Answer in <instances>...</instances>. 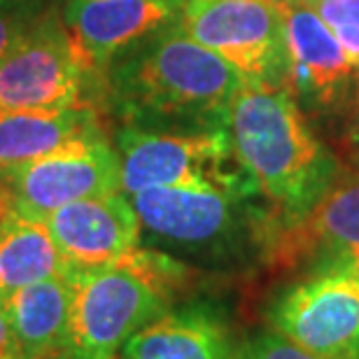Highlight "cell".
I'll return each mask as SVG.
<instances>
[{
	"instance_id": "44dd1931",
	"label": "cell",
	"mask_w": 359,
	"mask_h": 359,
	"mask_svg": "<svg viewBox=\"0 0 359 359\" xmlns=\"http://www.w3.org/2000/svg\"><path fill=\"white\" fill-rule=\"evenodd\" d=\"M343 154L350 163V168L359 170V80L355 91V103L350 107L348 119L343 121V135H341Z\"/></svg>"
},
{
	"instance_id": "9a60e30c",
	"label": "cell",
	"mask_w": 359,
	"mask_h": 359,
	"mask_svg": "<svg viewBox=\"0 0 359 359\" xmlns=\"http://www.w3.org/2000/svg\"><path fill=\"white\" fill-rule=\"evenodd\" d=\"M110 126L105 110L93 105L0 112V166L38 159L84 133Z\"/></svg>"
},
{
	"instance_id": "9c48e42d",
	"label": "cell",
	"mask_w": 359,
	"mask_h": 359,
	"mask_svg": "<svg viewBox=\"0 0 359 359\" xmlns=\"http://www.w3.org/2000/svg\"><path fill=\"white\" fill-rule=\"evenodd\" d=\"M180 26L243 80L285 87L290 59L278 0H184Z\"/></svg>"
},
{
	"instance_id": "e0dca14e",
	"label": "cell",
	"mask_w": 359,
	"mask_h": 359,
	"mask_svg": "<svg viewBox=\"0 0 359 359\" xmlns=\"http://www.w3.org/2000/svg\"><path fill=\"white\" fill-rule=\"evenodd\" d=\"M70 273L45 219L12 212L0 226V301L28 285Z\"/></svg>"
},
{
	"instance_id": "ffe728a7",
	"label": "cell",
	"mask_w": 359,
	"mask_h": 359,
	"mask_svg": "<svg viewBox=\"0 0 359 359\" xmlns=\"http://www.w3.org/2000/svg\"><path fill=\"white\" fill-rule=\"evenodd\" d=\"M49 5V3H47ZM47 5L33 7H0V61L10 54V49L28 33L38 14Z\"/></svg>"
},
{
	"instance_id": "8fae6325",
	"label": "cell",
	"mask_w": 359,
	"mask_h": 359,
	"mask_svg": "<svg viewBox=\"0 0 359 359\" xmlns=\"http://www.w3.org/2000/svg\"><path fill=\"white\" fill-rule=\"evenodd\" d=\"M359 264V170H341L306 217L280 226L269 264L273 271H311Z\"/></svg>"
},
{
	"instance_id": "d6986e66",
	"label": "cell",
	"mask_w": 359,
	"mask_h": 359,
	"mask_svg": "<svg viewBox=\"0 0 359 359\" xmlns=\"http://www.w3.org/2000/svg\"><path fill=\"white\" fill-rule=\"evenodd\" d=\"M241 359H320V357L306 353L299 346H294L292 341H287L285 336H280L266 327L245 336L241 348Z\"/></svg>"
},
{
	"instance_id": "cb8c5ba5",
	"label": "cell",
	"mask_w": 359,
	"mask_h": 359,
	"mask_svg": "<svg viewBox=\"0 0 359 359\" xmlns=\"http://www.w3.org/2000/svg\"><path fill=\"white\" fill-rule=\"evenodd\" d=\"M7 215H10V208H7V201L3 196V191H0V226H3V222H5Z\"/></svg>"
},
{
	"instance_id": "2e32d148",
	"label": "cell",
	"mask_w": 359,
	"mask_h": 359,
	"mask_svg": "<svg viewBox=\"0 0 359 359\" xmlns=\"http://www.w3.org/2000/svg\"><path fill=\"white\" fill-rule=\"evenodd\" d=\"M70 294V273L28 285L3 299L17 359H52L66 334Z\"/></svg>"
},
{
	"instance_id": "7c38bea8",
	"label": "cell",
	"mask_w": 359,
	"mask_h": 359,
	"mask_svg": "<svg viewBox=\"0 0 359 359\" xmlns=\"http://www.w3.org/2000/svg\"><path fill=\"white\" fill-rule=\"evenodd\" d=\"M184 0H66L63 21L84 68L103 80L110 63L175 24Z\"/></svg>"
},
{
	"instance_id": "4fadbf2b",
	"label": "cell",
	"mask_w": 359,
	"mask_h": 359,
	"mask_svg": "<svg viewBox=\"0 0 359 359\" xmlns=\"http://www.w3.org/2000/svg\"><path fill=\"white\" fill-rule=\"evenodd\" d=\"M45 222L70 271L110 266L142 245L140 219L124 191L75 201Z\"/></svg>"
},
{
	"instance_id": "52a82bcc",
	"label": "cell",
	"mask_w": 359,
	"mask_h": 359,
	"mask_svg": "<svg viewBox=\"0 0 359 359\" xmlns=\"http://www.w3.org/2000/svg\"><path fill=\"white\" fill-rule=\"evenodd\" d=\"M266 327L320 359H357L359 264L304 271L269 304Z\"/></svg>"
},
{
	"instance_id": "277c9868",
	"label": "cell",
	"mask_w": 359,
	"mask_h": 359,
	"mask_svg": "<svg viewBox=\"0 0 359 359\" xmlns=\"http://www.w3.org/2000/svg\"><path fill=\"white\" fill-rule=\"evenodd\" d=\"M196 273L147 245L110 266L70 271L68 325L52 359H119L140 329L187 299Z\"/></svg>"
},
{
	"instance_id": "d4e9b609",
	"label": "cell",
	"mask_w": 359,
	"mask_h": 359,
	"mask_svg": "<svg viewBox=\"0 0 359 359\" xmlns=\"http://www.w3.org/2000/svg\"><path fill=\"white\" fill-rule=\"evenodd\" d=\"M357 359H359V355H357Z\"/></svg>"
},
{
	"instance_id": "6da1fadb",
	"label": "cell",
	"mask_w": 359,
	"mask_h": 359,
	"mask_svg": "<svg viewBox=\"0 0 359 359\" xmlns=\"http://www.w3.org/2000/svg\"><path fill=\"white\" fill-rule=\"evenodd\" d=\"M243 75L180 26V19L119 54L103 73V105L112 124L152 133H215Z\"/></svg>"
},
{
	"instance_id": "603a6c76",
	"label": "cell",
	"mask_w": 359,
	"mask_h": 359,
	"mask_svg": "<svg viewBox=\"0 0 359 359\" xmlns=\"http://www.w3.org/2000/svg\"><path fill=\"white\" fill-rule=\"evenodd\" d=\"M47 3H52V0H0V7H33Z\"/></svg>"
},
{
	"instance_id": "5bb4252c",
	"label": "cell",
	"mask_w": 359,
	"mask_h": 359,
	"mask_svg": "<svg viewBox=\"0 0 359 359\" xmlns=\"http://www.w3.org/2000/svg\"><path fill=\"white\" fill-rule=\"evenodd\" d=\"M243 341L222 301L187 297L140 329L119 359H241Z\"/></svg>"
},
{
	"instance_id": "ba28073f",
	"label": "cell",
	"mask_w": 359,
	"mask_h": 359,
	"mask_svg": "<svg viewBox=\"0 0 359 359\" xmlns=\"http://www.w3.org/2000/svg\"><path fill=\"white\" fill-rule=\"evenodd\" d=\"M0 191L12 212L47 219L75 201L121 191L112 128H96L38 159L0 166Z\"/></svg>"
},
{
	"instance_id": "5b68a950",
	"label": "cell",
	"mask_w": 359,
	"mask_h": 359,
	"mask_svg": "<svg viewBox=\"0 0 359 359\" xmlns=\"http://www.w3.org/2000/svg\"><path fill=\"white\" fill-rule=\"evenodd\" d=\"M112 142L126 196L152 187H194L259 196L226 128L215 133H152L117 126Z\"/></svg>"
},
{
	"instance_id": "8992f818",
	"label": "cell",
	"mask_w": 359,
	"mask_h": 359,
	"mask_svg": "<svg viewBox=\"0 0 359 359\" xmlns=\"http://www.w3.org/2000/svg\"><path fill=\"white\" fill-rule=\"evenodd\" d=\"M75 105L105 110L103 80L84 68L63 21V5L52 0L0 61V112Z\"/></svg>"
},
{
	"instance_id": "7402d4cb",
	"label": "cell",
	"mask_w": 359,
	"mask_h": 359,
	"mask_svg": "<svg viewBox=\"0 0 359 359\" xmlns=\"http://www.w3.org/2000/svg\"><path fill=\"white\" fill-rule=\"evenodd\" d=\"M0 359H17V348H14V339L7 325V315L0 304Z\"/></svg>"
},
{
	"instance_id": "30bf717a",
	"label": "cell",
	"mask_w": 359,
	"mask_h": 359,
	"mask_svg": "<svg viewBox=\"0 0 359 359\" xmlns=\"http://www.w3.org/2000/svg\"><path fill=\"white\" fill-rule=\"evenodd\" d=\"M285 19L287 82L308 121H346L355 103L359 68L318 14L301 0H278Z\"/></svg>"
},
{
	"instance_id": "3957f363",
	"label": "cell",
	"mask_w": 359,
	"mask_h": 359,
	"mask_svg": "<svg viewBox=\"0 0 359 359\" xmlns=\"http://www.w3.org/2000/svg\"><path fill=\"white\" fill-rule=\"evenodd\" d=\"M142 245L196 271H248L269 264L280 229L262 196L194 187H152L128 194Z\"/></svg>"
},
{
	"instance_id": "7a4b0ae2",
	"label": "cell",
	"mask_w": 359,
	"mask_h": 359,
	"mask_svg": "<svg viewBox=\"0 0 359 359\" xmlns=\"http://www.w3.org/2000/svg\"><path fill=\"white\" fill-rule=\"evenodd\" d=\"M226 131L280 226L306 217L341 173L336 154L280 84L243 80Z\"/></svg>"
},
{
	"instance_id": "ac0fdd59",
	"label": "cell",
	"mask_w": 359,
	"mask_h": 359,
	"mask_svg": "<svg viewBox=\"0 0 359 359\" xmlns=\"http://www.w3.org/2000/svg\"><path fill=\"white\" fill-rule=\"evenodd\" d=\"M339 40L348 59L359 68V0H301Z\"/></svg>"
}]
</instances>
